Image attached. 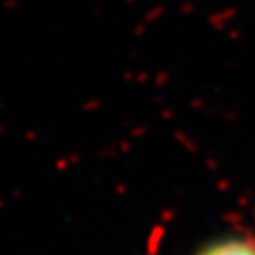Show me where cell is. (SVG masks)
<instances>
[{
  "mask_svg": "<svg viewBox=\"0 0 255 255\" xmlns=\"http://www.w3.org/2000/svg\"><path fill=\"white\" fill-rule=\"evenodd\" d=\"M193 255H255V241L249 237H217L197 249Z\"/></svg>",
  "mask_w": 255,
  "mask_h": 255,
  "instance_id": "6da1fadb",
  "label": "cell"
}]
</instances>
